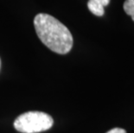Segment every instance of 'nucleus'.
I'll list each match as a JSON object with an SVG mask.
<instances>
[{"label":"nucleus","instance_id":"obj_1","mask_svg":"<svg viewBox=\"0 0 134 133\" xmlns=\"http://www.w3.org/2000/svg\"><path fill=\"white\" fill-rule=\"evenodd\" d=\"M34 26L39 39L53 52L66 55L73 47L69 30L54 16L39 13L34 19Z\"/></svg>","mask_w":134,"mask_h":133},{"label":"nucleus","instance_id":"obj_2","mask_svg":"<svg viewBox=\"0 0 134 133\" xmlns=\"http://www.w3.org/2000/svg\"><path fill=\"white\" fill-rule=\"evenodd\" d=\"M54 124L51 116L42 112H27L16 118L14 127L22 133H38L50 129Z\"/></svg>","mask_w":134,"mask_h":133},{"label":"nucleus","instance_id":"obj_3","mask_svg":"<svg viewBox=\"0 0 134 133\" xmlns=\"http://www.w3.org/2000/svg\"><path fill=\"white\" fill-rule=\"evenodd\" d=\"M111 0H88L87 8L93 15L102 16L104 15V7L109 4Z\"/></svg>","mask_w":134,"mask_h":133},{"label":"nucleus","instance_id":"obj_4","mask_svg":"<svg viewBox=\"0 0 134 133\" xmlns=\"http://www.w3.org/2000/svg\"><path fill=\"white\" fill-rule=\"evenodd\" d=\"M123 7L125 13L134 21V0H125Z\"/></svg>","mask_w":134,"mask_h":133},{"label":"nucleus","instance_id":"obj_5","mask_svg":"<svg viewBox=\"0 0 134 133\" xmlns=\"http://www.w3.org/2000/svg\"><path fill=\"white\" fill-rule=\"evenodd\" d=\"M107 133H126V131L124 129L121 128H113L112 130H110L109 131H107Z\"/></svg>","mask_w":134,"mask_h":133},{"label":"nucleus","instance_id":"obj_6","mask_svg":"<svg viewBox=\"0 0 134 133\" xmlns=\"http://www.w3.org/2000/svg\"><path fill=\"white\" fill-rule=\"evenodd\" d=\"M0 67H1V60H0Z\"/></svg>","mask_w":134,"mask_h":133}]
</instances>
